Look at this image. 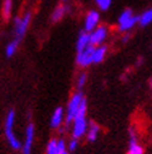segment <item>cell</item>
<instances>
[{
  "instance_id": "obj_10",
  "label": "cell",
  "mask_w": 152,
  "mask_h": 154,
  "mask_svg": "<svg viewBox=\"0 0 152 154\" xmlns=\"http://www.w3.org/2000/svg\"><path fill=\"white\" fill-rule=\"evenodd\" d=\"M98 25H100V13L96 10L87 11V14L85 15V19H83V30L90 33Z\"/></svg>"
},
{
  "instance_id": "obj_19",
  "label": "cell",
  "mask_w": 152,
  "mask_h": 154,
  "mask_svg": "<svg viewBox=\"0 0 152 154\" xmlns=\"http://www.w3.org/2000/svg\"><path fill=\"white\" fill-rule=\"evenodd\" d=\"M46 154H60L59 145H57V138H51L46 144Z\"/></svg>"
},
{
  "instance_id": "obj_12",
  "label": "cell",
  "mask_w": 152,
  "mask_h": 154,
  "mask_svg": "<svg viewBox=\"0 0 152 154\" xmlns=\"http://www.w3.org/2000/svg\"><path fill=\"white\" fill-rule=\"evenodd\" d=\"M100 132H101V128L96 122H89V128H87V132H86V135H85L86 140L90 142V143H94L98 138Z\"/></svg>"
},
{
  "instance_id": "obj_23",
  "label": "cell",
  "mask_w": 152,
  "mask_h": 154,
  "mask_svg": "<svg viewBox=\"0 0 152 154\" xmlns=\"http://www.w3.org/2000/svg\"><path fill=\"white\" fill-rule=\"evenodd\" d=\"M125 34H126V35L122 38V42H124V43H126L128 39H130V34H128V33H125Z\"/></svg>"
},
{
  "instance_id": "obj_16",
  "label": "cell",
  "mask_w": 152,
  "mask_h": 154,
  "mask_svg": "<svg viewBox=\"0 0 152 154\" xmlns=\"http://www.w3.org/2000/svg\"><path fill=\"white\" fill-rule=\"evenodd\" d=\"M151 24H152V8H148L141 15H139V25L145 28Z\"/></svg>"
},
{
  "instance_id": "obj_17",
  "label": "cell",
  "mask_w": 152,
  "mask_h": 154,
  "mask_svg": "<svg viewBox=\"0 0 152 154\" xmlns=\"http://www.w3.org/2000/svg\"><path fill=\"white\" fill-rule=\"evenodd\" d=\"M13 8H14V0H3V5H1V15L5 20H7L11 17L13 13Z\"/></svg>"
},
{
  "instance_id": "obj_7",
  "label": "cell",
  "mask_w": 152,
  "mask_h": 154,
  "mask_svg": "<svg viewBox=\"0 0 152 154\" xmlns=\"http://www.w3.org/2000/svg\"><path fill=\"white\" fill-rule=\"evenodd\" d=\"M94 49L95 45H89L86 49L77 51V54H76V64L80 68H87L91 64H94Z\"/></svg>"
},
{
  "instance_id": "obj_5",
  "label": "cell",
  "mask_w": 152,
  "mask_h": 154,
  "mask_svg": "<svg viewBox=\"0 0 152 154\" xmlns=\"http://www.w3.org/2000/svg\"><path fill=\"white\" fill-rule=\"evenodd\" d=\"M33 19V14L31 11H26L24 15L21 17H16L14 19V36L15 40H21L24 35L26 34L28 29L30 26V23Z\"/></svg>"
},
{
  "instance_id": "obj_21",
  "label": "cell",
  "mask_w": 152,
  "mask_h": 154,
  "mask_svg": "<svg viewBox=\"0 0 152 154\" xmlns=\"http://www.w3.org/2000/svg\"><path fill=\"white\" fill-rule=\"evenodd\" d=\"M95 3L98 8V10L106 11V10L110 9V6L112 4V0H95Z\"/></svg>"
},
{
  "instance_id": "obj_2",
  "label": "cell",
  "mask_w": 152,
  "mask_h": 154,
  "mask_svg": "<svg viewBox=\"0 0 152 154\" xmlns=\"http://www.w3.org/2000/svg\"><path fill=\"white\" fill-rule=\"evenodd\" d=\"M15 120H16V113L14 109H10L6 113L5 117V122H4V133H5V138L7 140V144L10 145V148L14 150H21V145L22 143L20 142V139L15 134Z\"/></svg>"
},
{
  "instance_id": "obj_1",
  "label": "cell",
  "mask_w": 152,
  "mask_h": 154,
  "mask_svg": "<svg viewBox=\"0 0 152 154\" xmlns=\"http://www.w3.org/2000/svg\"><path fill=\"white\" fill-rule=\"evenodd\" d=\"M89 128V120H87V100H85L80 109L77 112V114L75 115V118L71 123V137L75 139H81L86 135Z\"/></svg>"
},
{
  "instance_id": "obj_13",
  "label": "cell",
  "mask_w": 152,
  "mask_h": 154,
  "mask_svg": "<svg viewBox=\"0 0 152 154\" xmlns=\"http://www.w3.org/2000/svg\"><path fill=\"white\" fill-rule=\"evenodd\" d=\"M67 11H69V6H67L65 3H61L60 5H57L55 8L54 11L51 13V21L52 23L61 21L65 18V15L67 14Z\"/></svg>"
},
{
  "instance_id": "obj_26",
  "label": "cell",
  "mask_w": 152,
  "mask_h": 154,
  "mask_svg": "<svg viewBox=\"0 0 152 154\" xmlns=\"http://www.w3.org/2000/svg\"><path fill=\"white\" fill-rule=\"evenodd\" d=\"M61 2H63V3H65V4H66V3H67V2H69V0H61Z\"/></svg>"
},
{
  "instance_id": "obj_6",
  "label": "cell",
  "mask_w": 152,
  "mask_h": 154,
  "mask_svg": "<svg viewBox=\"0 0 152 154\" xmlns=\"http://www.w3.org/2000/svg\"><path fill=\"white\" fill-rule=\"evenodd\" d=\"M34 139H35V125L33 122H28V125L25 128L24 142H22L21 145V154H31Z\"/></svg>"
},
{
  "instance_id": "obj_14",
  "label": "cell",
  "mask_w": 152,
  "mask_h": 154,
  "mask_svg": "<svg viewBox=\"0 0 152 154\" xmlns=\"http://www.w3.org/2000/svg\"><path fill=\"white\" fill-rule=\"evenodd\" d=\"M89 45H91V43H90V33L82 30V32L79 34V36H77V40H76V50L81 51L83 49H86Z\"/></svg>"
},
{
  "instance_id": "obj_18",
  "label": "cell",
  "mask_w": 152,
  "mask_h": 154,
  "mask_svg": "<svg viewBox=\"0 0 152 154\" xmlns=\"http://www.w3.org/2000/svg\"><path fill=\"white\" fill-rule=\"evenodd\" d=\"M18 48H19V40H11L9 44L5 47V55L7 58H11L15 55V53L18 51Z\"/></svg>"
},
{
  "instance_id": "obj_25",
  "label": "cell",
  "mask_w": 152,
  "mask_h": 154,
  "mask_svg": "<svg viewBox=\"0 0 152 154\" xmlns=\"http://www.w3.org/2000/svg\"><path fill=\"white\" fill-rule=\"evenodd\" d=\"M63 154H70V152H69V150H66V152H64Z\"/></svg>"
},
{
  "instance_id": "obj_9",
  "label": "cell",
  "mask_w": 152,
  "mask_h": 154,
  "mask_svg": "<svg viewBox=\"0 0 152 154\" xmlns=\"http://www.w3.org/2000/svg\"><path fill=\"white\" fill-rule=\"evenodd\" d=\"M126 154H145L143 147L139 142L137 134H136V130L133 127H131L130 132H128V148Z\"/></svg>"
},
{
  "instance_id": "obj_4",
  "label": "cell",
  "mask_w": 152,
  "mask_h": 154,
  "mask_svg": "<svg viewBox=\"0 0 152 154\" xmlns=\"http://www.w3.org/2000/svg\"><path fill=\"white\" fill-rule=\"evenodd\" d=\"M139 24V17L135 15L132 9H125L122 13L118 15L117 19V29L121 33H127Z\"/></svg>"
},
{
  "instance_id": "obj_20",
  "label": "cell",
  "mask_w": 152,
  "mask_h": 154,
  "mask_svg": "<svg viewBox=\"0 0 152 154\" xmlns=\"http://www.w3.org/2000/svg\"><path fill=\"white\" fill-rule=\"evenodd\" d=\"M87 83V74L86 73H79L77 78H76V88H77V90H82V88L86 85Z\"/></svg>"
},
{
  "instance_id": "obj_24",
  "label": "cell",
  "mask_w": 152,
  "mask_h": 154,
  "mask_svg": "<svg viewBox=\"0 0 152 154\" xmlns=\"http://www.w3.org/2000/svg\"><path fill=\"white\" fill-rule=\"evenodd\" d=\"M148 85H150V89L152 90V78H151V79L148 80Z\"/></svg>"
},
{
  "instance_id": "obj_3",
  "label": "cell",
  "mask_w": 152,
  "mask_h": 154,
  "mask_svg": "<svg viewBox=\"0 0 152 154\" xmlns=\"http://www.w3.org/2000/svg\"><path fill=\"white\" fill-rule=\"evenodd\" d=\"M85 100H86V98L83 95L82 90H77L71 94V97L69 98V102H67V105L65 108V125L66 127L71 125L75 115L77 114L81 104Z\"/></svg>"
},
{
  "instance_id": "obj_11",
  "label": "cell",
  "mask_w": 152,
  "mask_h": 154,
  "mask_svg": "<svg viewBox=\"0 0 152 154\" xmlns=\"http://www.w3.org/2000/svg\"><path fill=\"white\" fill-rule=\"evenodd\" d=\"M63 124H65V109L63 106H57L51 114L50 127L52 129H59Z\"/></svg>"
},
{
  "instance_id": "obj_22",
  "label": "cell",
  "mask_w": 152,
  "mask_h": 154,
  "mask_svg": "<svg viewBox=\"0 0 152 154\" xmlns=\"http://www.w3.org/2000/svg\"><path fill=\"white\" fill-rule=\"evenodd\" d=\"M77 147H79V139H75V138L71 137V139L67 142V150L70 153H72L77 149Z\"/></svg>"
},
{
  "instance_id": "obj_15",
  "label": "cell",
  "mask_w": 152,
  "mask_h": 154,
  "mask_svg": "<svg viewBox=\"0 0 152 154\" xmlns=\"http://www.w3.org/2000/svg\"><path fill=\"white\" fill-rule=\"evenodd\" d=\"M107 47L106 45H97V47H95L94 49V64H100L102 63V61L105 60L106 55H107Z\"/></svg>"
},
{
  "instance_id": "obj_8",
  "label": "cell",
  "mask_w": 152,
  "mask_h": 154,
  "mask_svg": "<svg viewBox=\"0 0 152 154\" xmlns=\"http://www.w3.org/2000/svg\"><path fill=\"white\" fill-rule=\"evenodd\" d=\"M109 35V28L106 25H98L97 28H95L92 32H90V43L91 45H102L105 43V40L107 39Z\"/></svg>"
}]
</instances>
